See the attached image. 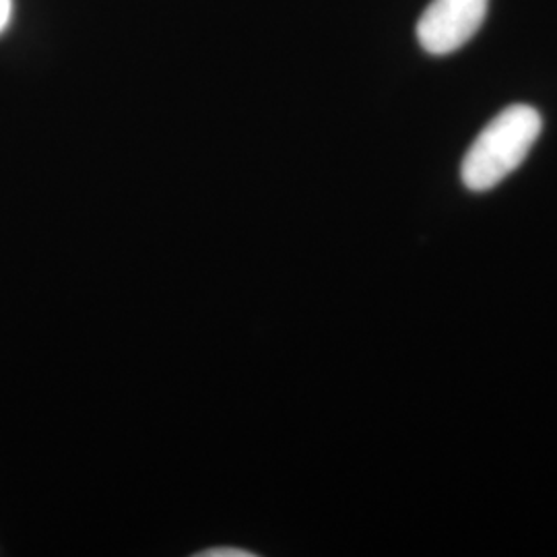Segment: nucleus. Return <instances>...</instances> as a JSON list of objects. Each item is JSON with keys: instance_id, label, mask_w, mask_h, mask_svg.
Returning <instances> with one entry per match:
<instances>
[{"instance_id": "1", "label": "nucleus", "mask_w": 557, "mask_h": 557, "mask_svg": "<svg viewBox=\"0 0 557 557\" xmlns=\"http://www.w3.org/2000/svg\"><path fill=\"white\" fill-rule=\"evenodd\" d=\"M541 131L543 119L533 106L515 103L502 110L469 147L460 165L462 184L473 193L496 188L527 160Z\"/></svg>"}, {"instance_id": "2", "label": "nucleus", "mask_w": 557, "mask_h": 557, "mask_svg": "<svg viewBox=\"0 0 557 557\" xmlns=\"http://www.w3.org/2000/svg\"><path fill=\"white\" fill-rule=\"evenodd\" d=\"M490 0H432L418 23L421 48L434 57L460 50L483 25Z\"/></svg>"}, {"instance_id": "3", "label": "nucleus", "mask_w": 557, "mask_h": 557, "mask_svg": "<svg viewBox=\"0 0 557 557\" xmlns=\"http://www.w3.org/2000/svg\"><path fill=\"white\" fill-rule=\"evenodd\" d=\"M13 13V0H0V34L9 27Z\"/></svg>"}, {"instance_id": "4", "label": "nucleus", "mask_w": 557, "mask_h": 557, "mask_svg": "<svg viewBox=\"0 0 557 557\" xmlns=\"http://www.w3.org/2000/svg\"><path fill=\"white\" fill-rule=\"evenodd\" d=\"M209 556H250V554H244V552H211Z\"/></svg>"}]
</instances>
